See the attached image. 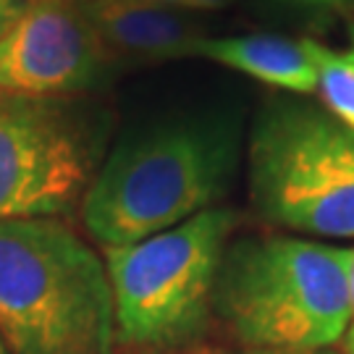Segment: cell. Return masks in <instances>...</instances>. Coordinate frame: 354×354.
Listing matches in <instances>:
<instances>
[{
  "label": "cell",
  "instance_id": "obj_1",
  "mask_svg": "<svg viewBox=\"0 0 354 354\" xmlns=\"http://www.w3.org/2000/svg\"><path fill=\"white\" fill-rule=\"evenodd\" d=\"M352 250L297 236H239L223 250L213 317L244 349H330L352 320Z\"/></svg>",
  "mask_w": 354,
  "mask_h": 354
},
{
  "label": "cell",
  "instance_id": "obj_2",
  "mask_svg": "<svg viewBox=\"0 0 354 354\" xmlns=\"http://www.w3.org/2000/svg\"><path fill=\"white\" fill-rule=\"evenodd\" d=\"M0 339L8 354H113L105 260L64 218L0 221Z\"/></svg>",
  "mask_w": 354,
  "mask_h": 354
},
{
  "label": "cell",
  "instance_id": "obj_3",
  "mask_svg": "<svg viewBox=\"0 0 354 354\" xmlns=\"http://www.w3.org/2000/svg\"><path fill=\"white\" fill-rule=\"evenodd\" d=\"M236 140L218 124H174L121 142L82 203L102 250L155 236L215 207L236 168Z\"/></svg>",
  "mask_w": 354,
  "mask_h": 354
},
{
  "label": "cell",
  "instance_id": "obj_4",
  "mask_svg": "<svg viewBox=\"0 0 354 354\" xmlns=\"http://www.w3.org/2000/svg\"><path fill=\"white\" fill-rule=\"evenodd\" d=\"M239 215L210 207L155 236L105 250L115 336L142 349H189L213 320V289Z\"/></svg>",
  "mask_w": 354,
  "mask_h": 354
},
{
  "label": "cell",
  "instance_id": "obj_5",
  "mask_svg": "<svg viewBox=\"0 0 354 354\" xmlns=\"http://www.w3.org/2000/svg\"><path fill=\"white\" fill-rule=\"evenodd\" d=\"M250 200L266 223L354 236V131L302 102H273L250 142Z\"/></svg>",
  "mask_w": 354,
  "mask_h": 354
},
{
  "label": "cell",
  "instance_id": "obj_6",
  "mask_svg": "<svg viewBox=\"0 0 354 354\" xmlns=\"http://www.w3.org/2000/svg\"><path fill=\"white\" fill-rule=\"evenodd\" d=\"M102 165V124L76 97L0 92V221L66 218Z\"/></svg>",
  "mask_w": 354,
  "mask_h": 354
},
{
  "label": "cell",
  "instance_id": "obj_7",
  "mask_svg": "<svg viewBox=\"0 0 354 354\" xmlns=\"http://www.w3.org/2000/svg\"><path fill=\"white\" fill-rule=\"evenodd\" d=\"M105 50L76 0H26L0 35V92L79 97L111 74Z\"/></svg>",
  "mask_w": 354,
  "mask_h": 354
},
{
  "label": "cell",
  "instance_id": "obj_8",
  "mask_svg": "<svg viewBox=\"0 0 354 354\" xmlns=\"http://www.w3.org/2000/svg\"><path fill=\"white\" fill-rule=\"evenodd\" d=\"M113 61H174L194 55L203 26L187 11L145 0H76Z\"/></svg>",
  "mask_w": 354,
  "mask_h": 354
},
{
  "label": "cell",
  "instance_id": "obj_9",
  "mask_svg": "<svg viewBox=\"0 0 354 354\" xmlns=\"http://www.w3.org/2000/svg\"><path fill=\"white\" fill-rule=\"evenodd\" d=\"M194 55L241 71L270 87L289 89L297 95L317 92V66L304 39L291 42L276 35L205 37Z\"/></svg>",
  "mask_w": 354,
  "mask_h": 354
},
{
  "label": "cell",
  "instance_id": "obj_10",
  "mask_svg": "<svg viewBox=\"0 0 354 354\" xmlns=\"http://www.w3.org/2000/svg\"><path fill=\"white\" fill-rule=\"evenodd\" d=\"M317 66V92L326 97L328 111L354 131V58L349 50H330L304 39Z\"/></svg>",
  "mask_w": 354,
  "mask_h": 354
},
{
  "label": "cell",
  "instance_id": "obj_11",
  "mask_svg": "<svg viewBox=\"0 0 354 354\" xmlns=\"http://www.w3.org/2000/svg\"><path fill=\"white\" fill-rule=\"evenodd\" d=\"M145 3H158V6H168V8H178V11H215L234 0H145Z\"/></svg>",
  "mask_w": 354,
  "mask_h": 354
},
{
  "label": "cell",
  "instance_id": "obj_12",
  "mask_svg": "<svg viewBox=\"0 0 354 354\" xmlns=\"http://www.w3.org/2000/svg\"><path fill=\"white\" fill-rule=\"evenodd\" d=\"M24 3L26 0H0V35H3L6 26L19 16V11L24 8Z\"/></svg>",
  "mask_w": 354,
  "mask_h": 354
},
{
  "label": "cell",
  "instance_id": "obj_13",
  "mask_svg": "<svg viewBox=\"0 0 354 354\" xmlns=\"http://www.w3.org/2000/svg\"><path fill=\"white\" fill-rule=\"evenodd\" d=\"M239 354H339L333 349H315V352H281V349H244Z\"/></svg>",
  "mask_w": 354,
  "mask_h": 354
},
{
  "label": "cell",
  "instance_id": "obj_14",
  "mask_svg": "<svg viewBox=\"0 0 354 354\" xmlns=\"http://www.w3.org/2000/svg\"><path fill=\"white\" fill-rule=\"evenodd\" d=\"M297 3H302V6H328V8H344V6H349L354 0H297Z\"/></svg>",
  "mask_w": 354,
  "mask_h": 354
},
{
  "label": "cell",
  "instance_id": "obj_15",
  "mask_svg": "<svg viewBox=\"0 0 354 354\" xmlns=\"http://www.w3.org/2000/svg\"><path fill=\"white\" fill-rule=\"evenodd\" d=\"M140 354H194V352H192L189 346V349H145Z\"/></svg>",
  "mask_w": 354,
  "mask_h": 354
},
{
  "label": "cell",
  "instance_id": "obj_16",
  "mask_svg": "<svg viewBox=\"0 0 354 354\" xmlns=\"http://www.w3.org/2000/svg\"><path fill=\"white\" fill-rule=\"evenodd\" d=\"M344 346H346V354H354V323L346 328V339H344Z\"/></svg>",
  "mask_w": 354,
  "mask_h": 354
},
{
  "label": "cell",
  "instance_id": "obj_17",
  "mask_svg": "<svg viewBox=\"0 0 354 354\" xmlns=\"http://www.w3.org/2000/svg\"><path fill=\"white\" fill-rule=\"evenodd\" d=\"M0 354H8V352H6V344H3V339H0Z\"/></svg>",
  "mask_w": 354,
  "mask_h": 354
},
{
  "label": "cell",
  "instance_id": "obj_18",
  "mask_svg": "<svg viewBox=\"0 0 354 354\" xmlns=\"http://www.w3.org/2000/svg\"><path fill=\"white\" fill-rule=\"evenodd\" d=\"M349 53H352V58H354V29H352V48H349Z\"/></svg>",
  "mask_w": 354,
  "mask_h": 354
}]
</instances>
